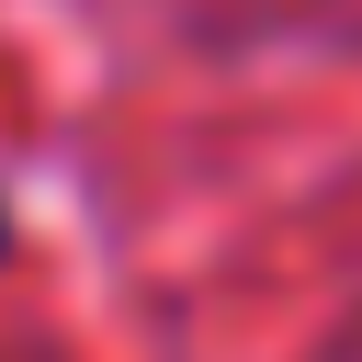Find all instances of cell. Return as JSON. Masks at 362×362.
Wrapping results in <instances>:
<instances>
[{
  "label": "cell",
  "mask_w": 362,
  "mask_h": 362,
  "mask_svg": "<svg viewBox=\"0 0 362 362\" xmlns=\"http://www.w3.org/2000/svg\"><path fill=\"white\" fill-rule=\"evenodd\" d=\"M0 249H11V215H0Z\"/></svg>",
  "instance_id": "6da1fadb"
}]
</instances>
